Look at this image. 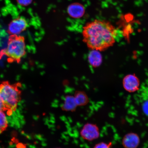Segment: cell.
Returning a JSON list of instances; mask_svg holds the SVG:
<instances>
[{"mask_svg": "<svg viewBox=\"0 0 148 148\" xmlns=\"http://www.w3.org/2000/svg\"><path fill=\"white\" fill-rule=\"evenodd\" d=\"M116 33L115 27L110 22L95 20L83 27V41L90 49L102 51L114 45Z\"/></svg>", "mask_w": 148, "mask_h": 148, "instance_id": "cell-1", "label": "cell"}, {"mask_svg": "<svg viewBox=\"0 0 148 148\" xmlns=\"http://www.w3.org/2000/svg\"><path fill=\"white\" fill-rule=\"evenodd\" d=\"M21 85L18 83L11 84L7 81L0 84V99L10 114L16 110L21 100V92L19 88Z\"/></svg>", "mask_w": 148, "mask_h": 148, "instance_id": "cell-2", "label": "cell"}, {"mask_svg": "<svg viewBox=\"0 0 148 148\" xmlns=\"http://www.w3.org/2000/svg\"><path fill=\"white\" fill-rule=\"evenodd\" d=\"M25 53V38L17 35H12L9 38L6 49L0 53V58L5 55L9 62L19 63Z\"/></svg>", "mask_w": 148, "mask_h": 148, "instance_id": "cell-3", "label": "cell"}, {"mask_svg": "<svg viewBox=\"0 0 148 148\" xmlns=\"http://www.w3.org/2000/svg\"><path fill=\"white\" fill-rule=\"evenodd\" d=\"M80 135L83 139L91 141L99 137V129L95 124L88 123L85 124L81 129Z\"/></svg>", "mask_w": 148, "mask_h": 148, "instance_id": "cell-4", "label": "cell"}, {"mask_svg": "<svg viewBox=\"0 0 148 148\" xmlns=\"http://www.w3.org/2000/svg\"><path fill=\"white\" fill-rule=\"evenodd\" d=\"M124 88L129 92H136L139 89V79L134 75H127L124 78L123 81Z\"/></svg>", "mask_w": 148, "mask_h": 148, "instance_id": "cell-5", "label": "cell"}, {"mask_svg": "<svg viewBox=\"0 0 148 148\" xmlns=\"http://www.w3.org/2000/svg\"><path fill=\"white\" fill-rule=\"evenodd\" d=\"M26 20L23 18H19L13 20L9 24L8 31L12 35H17L25 30L27 27Z\"/></svg>", "mask_w": 148, "mask_h": 148, "instance_id": "cell-6", "label": "cell"}, {"mask_svg": "<svg viewBox=\"0 0 148 148\" xmlns=\"http://www.w3.org/2000/svg\"><path fill=\"white\" fill-rule=\"evenodd\" d=\"M140 143V136L134 132H130L125 134L122 140V145L125 148H137Z\"/></svg>", "mask_w": 148, "mask_h": 148, "instance_id": "cell-7", "label": "cell"}, {"mask_svg": "<svg viewBox=\"0 0 148 148\" xmlns=\"http://www.w3.org/2000/svg\"><path fill=\"white\" fill-rule=\"evenodd\" d=\"M68 14L71 17L75 18L82 17L85 13L84 7L79 3H74L68 7Z\"/></svg>", "mask_w": 148, "mask_h": 148, "instance_id": "cell-8", "label": "cell"}, {"mask_svg": "<svg viewBox=\"0 0 148 148\" xmlns=\"http://www.w3.org/2000/svg\"><path fill=\"white\" fill-rule=\"evenodd\" d=\"M99 51L91 50L89 53L88 59L89 62L92 67L96 68L101 65L102 57Z\"/></svg>", "mask_w": 148, "mask_h": 148, "instance_id": "cell-9", "label": "cell"}, {"mask_svg": "<svg viewBox=\"0 0 148 148\" xmlns=\"http://www.w3.org/2000/svg\"><path fill=\"white\" fill-rule=\"evenodd\" d=\"M77 106L73 96H66L65 97L62 105V110L66 112H73L76 109Z\"/></svg>", "mask_w": 148, "mask_h": 148, "instance_id": "cell-10", "label": "cell"}, {"mask_svg": "<svg viewBox=\"0 0 148 148\" xmlns=\"http://www.w3.org/2000/svg\"><path fill=\"white\" fill-rule=\"evenodd\" d=\"M74 96L77 106H83L88 104L89 101L87 95L84 92L77 91Z\"/></svg>", "mask_w": 148, "mask_h": 148, "instance_id": "cell-11", "label": "cell"}, {"mask_svg": "<svg viewBox=\"0 0 148 148\" xmlns=\"http://www.w3.org/2000/svg\"><path fill=\"white\" fill-rule=\"evenodd\" d=\"M8 127L6 116L3 112L0 111V134L5 131Z\"/></svg>", "mask_w": 148, "mask_h": 148, "instance_id": "cell-12", "label": "cell"}, {"mask_svg": "<svg viewBox=\"0 0 148 148\" xmlns=\"http://www.w3.org/2000/svg\"><path fill=\"white\" fill-rule=\"evenodd\" d=\"M112 146V142H101L96 144L93 148H111Z\"/></svg>", "mask_w": 148, "mask_h": 148, "instance_id": "cell-13", "label": "cell"}, {"mask_svg": "<svg viewBox=\"0 0 148 148\" xmlns=\"http://www.w3.org/2000/svg\"><path fill=\"white\" fill-rule=\"evenodd\" d=\"M142 108L144 113L148 116V99L144 102Z\"/></svg>", "mask_w": 148, "mask_h": 148, "instance_id": "cell-14", "label": "cell"}, {"mask_svg": "<svg viewBox=\"0 0 148 148\" xmlns=\"http://www.w3.org/2000/svg\"><path fill=\"white\" fill-rule=\"evenodd\" d=\"M18 3L23 6H27L32 3V0H17Z\"/></svg>", "mask_w": 148, "mask_h": 148, "instance_id": "cell-15", "label": "cell"}, {"mask_svg": "<svg viewBox=\"0 0 148 148\" xmlns=\"http://www.w3.org/2000/svg\"><path fill=\"white\" fill-rule=\"evenodd\" d=\"M0 111H3V112L7 111L9 112V114H10L8 109L5 107L4 103L1 99H0Z\"/></svg>", "mask_w": 148, "mask_h": 148, "instance_id": "cell-16", "label": "cell"}, {"mask_svg": "<svg viewBox=\"0 0 148 148\" xmlns=\"http://www.w3.org/2000/svg\"><path fill=\"white\" fill-rule=\"evenodd\" d=\"M17 148H23V147H19H19H18Z\"/></svg>", "mask_w": 148, "mask_h": 148, "instance_id": "cell-17", "label": "cell"}, {"mask_svg": "<svg viewBox=\"0 0 148 148\" xmlns=\"http://www.w3.org/2000/svg\"></svg>", "mask_w": 148, "mask_h": 148, "instance_id": "cell-18", "label": "cell"}]
</instances>
